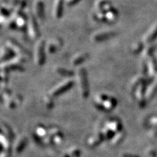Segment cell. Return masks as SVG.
Instances as JSON below:
<instances>
[{"label": "cell", "mask_w": 157, "mask_h": 157, "mask_svg": "<svg viewBox=\"0 0 157 157\" xmlns=\"http://www.w3.org/2000/svg\"><path fill=\"white\" fill-rule=\"evenodd\" d=\"M65 0H55L52 8V15L56 19L61 18L63 12Z\"/></svg>", "instance_id": "obj_9"}, {"label": "cell", "mask_w": 157, "mask_h": 157, "mask_svg": "<svg viewBox=\"0 0 157 157\" xmlns=\"http://www.w3.org/2000/svg\"><path fill=\"white\" fill-rule=\"evenodd\" d=\"M147 70L149 72L150 74H154L156 70V63L154 59H150L147 63Z\"/></svg>", "instance_id": "obj_19"}, {"label": "cell", "mask_w": 157, "mask_h": 157, "mask_svg": "<svg viewBox=\"0 0 157 157\" xmlns=\"http://www.w3.org/2000/svg\"><path fill=\"white\" fill-rule=\"evenodd\" d=\"M143 50V43L140 42L133 43L131 46V51L133 54H138L141 53Z\"/></svg>", "instance_id": "obj_17"}, {"label": "cell", "mask_w": 157, "mask_h": 157, "mask_svg": "<svg viewBox=\"0 0 157 157\" xmlns=\"http://www.w3.org/2000/svg\"><path fill=\"white\" fill-rule=\"evenodd\" d=\"M46 42L44 39H39L34 49V60L37 65H42L45 62Z\"/></svg>", "instance_id": "obj_2"}, {"label": "cell", "mask_w": 157, "mask_h": 157, "mask_svg": "<svg viewBox=\"0 0 157 157\" xmlns=\"http://www.w3.org/2000/svg\"><path fill=\"white\" fill-rule=\"evenodd\" d=\"M27 17L28 20H27L26 31L28 36L31 40H38L40 36V32L37 24V20L33 14L28 15Z\"/></svg>", "instance_id": "obj_4"}, {"label": "cell", "mask_w": 157, "mask_h": 157, "mask_svg": "<svg viewBox=\"0 0 157 157\" xmlns=\"http://www.w3.org/2000/svg\"><path fill=\"white\" fill-rule=\"evenodd\" d=\"M73 84V80L71 79H67L65 81H63L62 82L60 83L59 84L55 87L52 90V94L53 95H58V94L61 93L63 91H65L68 89L71 88Z\"/></svg>", "instance_id": "obj_10"}, {"label": "cell", "mask_w": 157, "mask_h": 157, "mask_svg": "<svg viewBox=\"0 0 157 157\" xmlns=\"http://www.w3.org/2000/svg\"><path fill=\"white\" fill-rule=\"evenodd\" d=\"M63 45V40L60 37H53L46 42V52L53 54L59 50Z\"/></svg>", "instance_id": "obj_7"}, {"label": "cell", "mask_w": 157, "mask_h": 157, "mask_svg": "<svg viewBox=\"0 0 157 157\" xmlns=\"http://www.w3.org/2000/svg\"><path fill=\"white\" fill-rule=\"evenodd\" d=\"M113 7L111 2L108 0H96L95 2V9L102 10L106 13V11Z\"/></svg>", "instance_id": "obj_13"}, {"label": "cell", "mask_w": 157, "mask_h": 157, "mask_svg": "<svg viewBox=\"0 0 157 157\" xmlns=\"http://www.w3.org/2000/svg\"><path fill=\"white\" fill-rule=\"evenodd\" d=\"M15 55V53H13V51L9 48V47H7V45L3 46L1 48V55H0V57H1V61L2 63L6 62V61H9V60L12 59V58Z\"/></svg>", "instance_id": "obj_12"}, {"label": "cell", "mask_w": 157, "mask_h": 157, "mask_svg": "<svg viewBox=\"0 0 157 157\" xmlns=\"http://www.w3.org/2000/svg\"><path fill=\"white\" fill-rule=\"evenodd\" d=\"M80 1V0H65V3L68 6H73V5L77 4Z\"/></svg>", "instance_id": "obj_20"}, {"label": "cell", "mask_w": 157, "mask_h": 157, "mask_svg": "<svg viewBox=\"0 0 157 157\" xmlns=\"http://www.w3.org/2000/svg\"><path fill=\"white\" fill-rule=\"evenodd\" d=\"M105 18H106V23L107 24H114L118 18V12L113 7L105 13Z\"/></svg>", "instance_id": "obj_11"}, {"label": "cell", "mask_w": 157, "mask_h": 157, "mask_svg": "<svg viewBox=\"0 0 157 157\" xmlns=\"http://www.w3.org/2000/svg\"><path fill=\"white\" fill-rule=\"evenodd\" d=\"M33 13L37 21L42 22L45 19L44 4L42 0H34L33 3Z\"/></svg>", "instance_id": "obj_6"}, {"label": "cell", "mask_w": 157, "mask_h": 157, "mask_svg": "<svg viewBox=\"0 0 157 157\" xmlns=\"http://www.w3.org/2000/svg\"><path fill=\"white\" fill-rule=\"evenodd\" d=\"M145 82V79L143 76H136L133 78L131 81V88L134 90V88H136L138 85L143 83Z\"/></svg>", "instance_id": "obj_16"}, {"label": "cell", "mask_w": 157, "mask_h": 157, "mask_svg": "<svg viewBox=\"0 0 157 157\" xmlns=\"http://www.w3.org/2000/svg\"><path fill=\"white\" fill-rule=\"evenodd\" d=\"M88 54L85 53H80L75 55L71 59V63L73 65H80L88 58Z\"/></svg>", "instance_id": "obj_14"}, {"label": "cell", "mask_w": 157, "mask_h": 157, "mask_svg": "<svg viewBox=\"0 0 157 157\" xmlns=\"http://www.w3.org/2000/svg\"><path fill=\"white\" fill-rule=\"evenodd\" d=\"M157 34V26L154 27L149 32H148L146 36L144 37V42L146 43H148V42H151L153 39L156 36V35Z\"/></svg>", "instance_id": "obj_18"}, {"label": "cell", "mask_w": 157, "mask_h": 157, "mask_svg": "<svg viewBox=\"0 0 157 157\" xmlns=\"http://www.w3.org/2000/svg\"><path fill=\"white\" fill-rule=\"evenodd\" d=\"M5 45L9 47L11 50H13L15 55L21 56V57H24V58H27V59L30 56L28 50L22 45L21 44L17 42L15 39H7L5 42Z\"/></svg>", "instance_id": "obj_5"}, {"label": "cell", "mask_w": 157, "mask_h": 157, "mask_svg": "<svg viewBox=\"0 0 157 157\" xmlns=\"http://www.w3.org/2000/svg\"><path fill=\"white\" fill-rule=\"evenodd\" d=\"M27 58L21 57V56L15 55L12 59L2 63L1 70H5L9 72L10 71H24V63L26 61Z\"/></svg>", "instance_id": "obj_1"}, {"label": "cell", "mask_w": 157, "mask_h": 157, "mask_svg": "<svg viewBox=\"0 0 157 157\" xmlns=\"http://www.w3.org/2000/svg\"><path fill=\"white\" fill-rule=\"evenodd\" d=\"M55 71L56 73H58V74L61 75L62 76H65V77H71L74 74V72L72 70L60 66L56 67L55 69Z\"/></svg>", "instance_id": "obj_15"}, {"label": "cell", "mask_w": 157, "mask_h": 157, "mask_svg": "<svg viewBox=\"0 0 157 157\" xmlns=\"http://www.w3.org/2000/svg\"><path fill=\"white\" fill-rule=\"evenodd\" d=\"M116 36V32L112 31H100L93 34L92 39L95 42H104L105 40L111 39Z\"/></svg>", "instance_id": "obj_8"}, {"label": "cell", "mask_w": 157, "mask_h": 157, "mask_svg": "<svg viewBox=\"0 0 157 157\" xmlns=\"http://www.w3.org/2000/svg\"><path fill=\"white\" fill-rule=\"evenodd\" d=\"M76 80L78 82V84H79L82 94L84 96L88 95V77H87V73L85 68L82 66H80L78 68L77 71H76Z\"/></svg>", "instance_id": "obj_3"}]
</instances>
